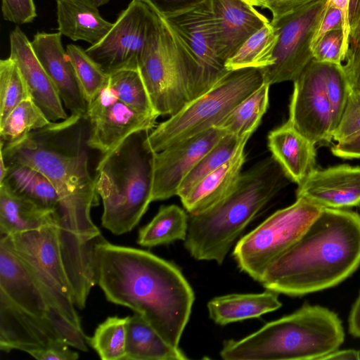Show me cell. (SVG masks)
<instances>
[{"label": "cell", "instance_id": "obj_1", "mask_svg": "<svg viewBox=\"0 0 360 360\" xmlns=\"http://www.w3.org/2000/svg\"><path fill=\"white\" fill-rule=\"evenodd\" d=\"M88 137L85 116L70 115L13 144L0 141V154L6 166H32L54 186L60 198L53 223L59 246L65 262L76 266L94 260L95 244L102 238L91 217V208L98 204V195L89 167Z\"/></svg>", "mask_w": 360, "mask_h": 360}, {"label": "cell", "instance_id": "obj_2", "mask_svg": "<svg viewBox=\"0 0 360 360\" xmlns=\"http://www.w3.org/2000/svg\"><path fill=\"white\" fill-rule=\"evenodd\" d=\"M94 259L96 284L107 300L140 314L167 342L179 347L195 300L179 267L103 237L95 244Z\"/></svg>", "mask_w": 360, "mask_h": 360}, {"label": "cell", "instance_id": "obj_3", "mask_svg": "<svg viewBox=\"0 0 360 360\" xmlns=\"http://www.w3.org/2000/svg\"><path fill=\"white\" fill-rule=\"evenodd\" d=\"M360 265V215L323 208L303 235L266 269L259 283L289 296L333 288Z\"/></svg>", "mask_w": 360, "mask_h": 360}, {"label": "cell", "instance_id": "obj_4", "mask_svg": "<svg viewBox=\"0 0 360 360\" xmlns=\"http://www.w3.org/2000/svg\"><path fill=\"white\" fill-rule=\"evenodd\" d=\"M290 179L271 156L242 173L236 188L198 214H188L184 247L196 260L223 263L233 243L256 214Z\"/></svg>", "mask_w": 360, "mask_h": 360}, {"label": "cell", "instance_id": "obj_5", "mask_svg": "<svg viewBox=\"0 0 360 360\" xmlns=\"http://www.w3.org/2000/svg\"><path fill=\"white\" fill-rule=\"evenodd\" d=\"M344 340L336 313L304 304L239 340H224L219 354L225 360H322Z\"/></svg>", "mask_w": 360, "mask_h": 360}, {"label": "cell", "instance_id": "obj_6", "mask_svg": "<svg viewBox=\"0 0 360 360\" xmlns=\"http://www.w3.org/2000/svg\"><path fill=\"white\" fill-rule=\"evenodd\" d=\"M149 132L131 134L98 162L95 179L103 207L101 224L115 235L131 231L152 202L155 152L147 142Z\"/></svg>", "mask_w": 360, "mask_h": 360}, {"label": "cell", "instance_id": "obj_7", "mask_svg": "<svg viewBox=\"0 0 360 360\" xmlns=\"http://www.w3.org/2000/svg\"><path fill=\"white\" fill-rule=\"evenodd\" d=\"M264 84L262 68L230 70L210 89L150 131L147 142L155 153L202 133L219 122Z\"/></svg>", "mask_w": 360, "mask_h": 360}, {"label": "cell", "instance_id": "obj_8", "mask_svg": "<svg viewBox=\"0 0 360 360\" xmlns=\"http://www.w3.org/2000/svg\"><path fill=\"white\" fill-rule=\"evenodd\" d=\"M138 70L156 113L172 116L195 97L197 68L162 18Z\"/></svg>", "mask_w": 360, "mask_h": 360}, {"label": "cell", "instance_id": "obj_9", "mask_svg": "<svg viewBox=\"0 0 360 360\" xmlns=\"http://www.w3.org/2000/svg\"><path fill=\"white\" fill-rule=\"evenodd\" d=\"M323 209L297 198L273 213L235 245L233 257L238 268L259 282L269 265L303 235Z\"/></svg>", "mask_w": 360, "mask_h": 360}, {"label": "cell", "instance_id": "obj_10", "mask_svg": "<svg viewBox=\"0 0 360 360\" xmlns=\"http://www.w3.org/2000/svg\"><path fill=\"white\" fill-rule=\"evenodd\" d=\"M0 302L30 316L51 322L68 345L87 351V338L83 330L55 309L44 286L13 249L9 236H0Z\"/></svg>", "mask_w": 360, "mask_h": 360}, {"label": "cell", "instance_id": "obj_11", "mask_svg": "<svg viewBox=\"0 0 360 360\" xmlns=\"http://www.w3.org/2000/svg\"><path fill=\"white\" fill-rule=\"evenodd\" d=\"M9 237L13 249L44 286L56 309L82 329L53 224Z\"/></svg>", "mask_w": 360, "mask_h": 360}, {"label": "cell", "instance_id": "obj_12", "mask_svg": "<svg viewBox=\"0 0 360 360\" xmlns=\"http://www.w3.org/2000/svg\"><path fill=\"white\" fill-rule=\"evenodd\" d=\"M161 19L148 6L132 0L96 44L86 49L89 56L109 75L138 70L142 55L158 31Z\"/></svg>", "mask_w": 360, "mask_h": 360}, {"label": "cell", "instance_id": "obj_13", "mask_svg": "<svg viewBox=\"0 0 360 360\" xmlns=\"http://www.w3.org/2000/svg\"><path fill=\"white\" fill-rule=\"evenodd\" d=\"M328 0L314 1L275 20L278 37L273 64L262 68L264 83L294 82L313 60V36L325 13Z\"/></svg>", "mask_w": 360, "mask_h": 360}, {"label": "cell", "instance_id": "obj_14", "mask_svg": "<svg viewBox=\"0 0 360 360\" xmlns=\"http://www.w3.org/2000/svg\"><path fill=\"white\" fill-rule=\"evenodd\" d=\"M162 19L197 68L195 98L229 72L217 55V30L211 0H205L190 9Z\"/></svg>", "mask_w": 360, "mask_h": 360}, {"label": "cell", "instance_id": "obj_15", "mask_svg": "<svg viewBox=\"0 0 360 360\" xmlns=\"http://www.w3.org/2000/svg\"><path fill=\"white\" fill-rule=\"evenodd\" d=\"M85 117L90 148L106 154L131 134L152 130L158 117L136 111L120 101L108 85L88 103Z\"/></svg>", "mask_w": 360, "mask_h": 360}, {"label": "cell", "instance_id": "obj_16", "mask_svg": "<svg viewBox=\"0 0 360 360\" xmlns=\"http://www.w3.org/2000/svg\"><path fill=\"white\" fill-rule=\"evenodd\" d=\"M293 83L288 121L315 145L330 143L333 127L324 63L313 59Z\"/></svg>", "mask_w": 360, "mask_h": 360}, {"label": "cell", "instance_id": "obj_17", "mask_svg": "<svg viewBox=\"0 0 360 360\" xmlns=\"http://www.w3.org/2000/svg\"><path fill=\"white\" fill-rule=\"evenodd\" d=\"M226 134L214 127L155 153L152 202L177 195L188 174Z\"/></svg>", "mask_w": 360, "mask_h": 360}, {"label": "cell", "instance_id": "obj_18", "mask_svg": "<svg viewBox=\"0 0 360 360\" xmlns=\"http://www.w3.org/2000/svg\"><path fill=\"white\" fill-rule=\"evenodd\" d=\"M296 198L323 208L346 209L360 205V166L340 165L314 169L298 185Z\"/></svg>", "mask_w": 360, "mask_h": 360}, {"label": "cell", "instance_id": "obj_19", "mask_svg": "<svg viewBox=\"0 0 360 360\" xmlns=\"http://www.w3.org/2000/svg\"><path fill=\"white\" fill-rule=\"evenodd\" d=\"M61 36L59 32H37L31 46L56 86L65 108L72 115L85 116L88 103L70 57L63 46Z\"/></svg>", "mask_w": 360, "mask_h": 360}, {"label": "cell", "instance_id": "obj_20", "mask_svg": "<svg viewBox=\"0 0 360 360\" xmlns=\"http://www.w3.org/2000/svg\"><path fill=\"white\" fill-rule=\"evenodd\" d=\"M9 57L17 64L30 98L47 119L58 122L68 117L58 91L37 59L24 32L16 26L9 34Z\"/></svg>", "mask_w": 360, "mask_h": 360}, {"label": "cell", "instance_id": "obj_21", "mask_svg": "<svg viewBox=\"0 0 360 360\" xmlns=\"http://www.w3.org/2000/svg\"><path fill=\"white\" fill-rule=\"evenodd\" d=\"M217 30V51L224 63L270 20L244 0H211Z\"/></svg>", "mask_w": 360, "mask_h": 360}, {"label": "cell", "instance_id": "obj_22", "mask_svg": "<svg viewBox=\"0 0 360 360\" xmlns=\"http://www.w3.org/2000/svg\"><path fill=\"white\" fill-rule=\"evenodd\" d=\"M267 139L272 157L291 181L300 184L315 169L316 145L288 121L270 131Z\"/></svg>", "mask_w": 360, "mask_h": 360}, {"label": "cell", "instance_id": "obj_23", "mask_svg": "<svg viewBox=\"0 0 360 360\" xmlns=\"http://www.w3.org/2000/svg\"><path fill=\"white\" fill-rule=\"evenodd\" d=\"M242 144L226 163L200 180L181 201L188 214H198L223 200L236 188L245 162V147Z\"/></svg>", "mask_w": 360, "mask_h": 360}, {"label": "cell", "instance_id": "obj_24", "mask_svg": "<svg viewBox=\"0 0 360 360\" xmlns=\"http://www.w3.org/2000/svg\"><path fill=\"white\" fill-rule=\"evenodd\" d=\"M56 3L58 30L72 41L95 45L113 25L101 16L93 0H56Z\"/></svg>", "mask_w": 360, "mask_h": 360}, {"label": "cell", "instance_id": "obj_25", "mask_svg": "<svg viewBox=\"0 0 360 360\" xmlns=\"http://www.w3.org/2000/svg\"><path fill=\"white\" fill-rule=\"evenodd\" d=\"M279 293L266 290L260 293L229 294L212 298L207 303L210 318L217 324L258 318L282 306Z\"/></svg>", "mask_w": 360, "mask_h": 360}, {"label": "cell", "instance_id": "obj_26", "mask_svg": "<svg viewBox=\"0 0 360 360\" xmlns=\"http://www.w3.org/2000/svg\"><path fill=\"white\" fill-rule=\"evenodd\" d=\"M7 167L6 174L0 186L49 212L54 223L60 210V198L51 181L41 172L30 165L16 163Z\"/></svg>", "mask_w": 360, "mask_h": 360}, {"label": "cell", "instance_id": "obj_27", "mask_svg": "<svg viewBox=\"0 0 360 360\" xmlns=\"http://www.w3.org/2000/svg\"><path fill=\"white\" fill-rule=\"evenodd\" d=\"M124 360H186L188 356L168 342L140 314L127 316Z\"/></svg>", "mask_w": 360, "mask_h": 360}, {"label": "cell", "instance_id": "obj_28", "mask_svg": "<svg viewBox=\"0 0 360 360\" xmlns=\"http://www.w3.org/2000/svg\"><path fill=\"white\" fill-rule=\"evenodd\" d=\"M51 223L49 212L0 186V236L37 229Z\"/></svg>", "mask_w": 360, "mask_h": 360}, {"label": "cell", "instance_id": "obj_29", "mask_svg": "<svg viewBox=\"0 0 360 360\" xmlns=\"http://www.w3.org/2000/svg\"><path fill=\"white\" fill-rule=\"evenodd\" d=\"M188 226V215L176 205L161 206L153 219L142 227L137 243L151 248L176 240H185Z\"/></svg>", "mask_w": 360, "mask_h": 360}, {"label": "cell", "instance_id": "obj_30", "mask_svg": "<svg viewBox=\"0 0 360 360\" xmlns=\"http://www.w3.org/2000/svg\"><path fill=\"white\" fill-rule=\"evenodd\" d=\"M269 86L264 83L237 105L217 127L240 139H250L268 108Z\"/></svg>", "mask_w": 360, "mask_h": 360}, {"label": "cell", "instance_id": "obj_31", "mask_svg": "<svg viewBox=\"0 0 360 360\" xmlns=\"http://www.w3.org/2000/svg\"><path fill=\"white\" fill-rule=\"evenodd\" d=\"M278 37L276 29L269 22L250 36L225 62L226 68L230 71L247 68H264L271 65Z\"/></svg>", "mask_w": 360, "mask_h": 360}, {"label": "cell", "instance_id": "obj_32", "mask_svg": "<svg viewBox=\"0 0 360 360\" xmlns=\"http://www.w3.org/2000/svg\"><path fill=\"white\" fill-rule=\"evenodd\" d=\"M248 138L240 139L236 135L225 134L205 154L182 181L177 195L184 197L191 189L206 176L229 161Z\"/></svg>", "mask_w": 360, "mask_h": 360}, {"label": "cell", "instance_id": "obj_33", "mask_svg": "<svg viewBox=\"0 0 360 360\" xmlns=\"http://www.w3.org/2000/svg\"><path fill=\"white\" fill-rule=\"evenodd\" d=\"M51 122L31 98H27L0 123V141L4 145L13 144L30 132L44 128Z\"/></svg>", "mask_w": 360, "mask_h": 360}, {"label": "cell", "instance_id": "obj_34", "mask_svg": "<svg viewBox=\"0 0 360 360\" xmlns=\"http://www.w3.org/2000/svg\"><path fill=\"white\" fill-rule=\"evenodd\" d=\"M108 86L120 101L131 108L145 115L159 117L139 70L125 69L109 74Z\"/></svg>", "mask_w": 360, "mask_h": 360}, {"label": "cell", "instance_id": "obj_35", "mask_svg": "<svg viewBox=\"0 0 360 360\" xmlns=\"http://www.w3.org/2000/svg\"><path fill=\"white\" fill-rule=\"evenodd\" d=\"M66 51L89 103L108 85L109 75L82 47L70 44L66 46Z\"/></svg>", "mask_w": 360, "mask_h": 360}, {"label": "cell", "instance_id": "obj_36", "mask_svg": "<svg viewBox=\"0 0 360 360\" xmlns=\"http://www.w3.org/2000/svg\"><path fill=\"white\" fill-rule=\"evenodd\" d=\"M127 316L107 318L96 328L87 342L103 360H120L125 357Z\"/></svg>", "mask_w": 360, "mask_h": 360}, {"label": "cell", "instance_id": "obj_37", "mask_svg": "<svg viewBox=\"0 0 360 360\" xmlns=\"http://www.w3.org/2000/svg\"><path fill=\"white\" fill-rule=\"evenodd\" d=\"M30 98L26 82L13 60H0V123L22 101Z\"/></svg>", "mask_w": 360, "mask_h": 360}, {"label": "cell", "instance_id": "obj_38", "mask_svg": "<svg viewBox=\"0 0 360 360\" xmlns=\"http://www.w3.org/2000/svg\"><path fill=\"white\" fill-rule=\"evenodd\" d=\"M324 76L334 131L342 117L351 89L342 64L324 63Z\"/></svg>", "mask_w": 360, "mask_h": 360}, {"label": "cell", "instance_id": "obj_39", "mask_svg": "<svg viewBox=\"0 0 360 360\" xmlns=\"http://www.w3.org/2000/svg\"><path fill=\"white\" fill-rule=\"evenodd\" d=\"M360 136V93L351 91L333 140L344 142Z\"/></svg>", "mask_w": 360, "mask_h": 360}, {"label": "cell", "instance_id": "obj_40", "mask_svg": "<svg viewBox=\"0 0 360 360\" xmlns=\"http://www.w3.org/2000/svg\"><path fill=\"white\" fill-rule=\"evenodd\" d=\"M343 44L342 30H333L327 33L313 49V59L321 63L341 65L345 60Z\"/></svg>", "mask_w": 360, "mask_h": 360}, {"label": "cell", "instance_id": "obj_41", "mask_svg": "<svg viewBox=\"0 0 360 360\" xmlns=\"http://www.w3.org/2000/svg\"><path fill=\"white\" fill-rule=\"evenodd\" d=\"M3 18L17 25L32 22L37 16L34 0H1Z\"/></svg>", "mask_w": 360, "mask_h": 360}, {"label": "cell", "instance_id": "obj_42", "mask_svg": "<svg viewBox=\"0 0 360 360\" xmlns=\"http://www.w3.org/2000/svg\"><path fill=\"white\" fill-rule=\"evenodd\" d=\"M148 6L160 18L190 9L205 0H137Z\"/></svg>", "mask_w": 360, "mask_h": 360}, {"label": "cell", "instance_id": "obj_43", "mask_svg": "<svg viewBox=\"0 0 360 360\" xmlns=\"http://www.w3.org/2000/svg\"><path fill=\"white\" fill-rule=\"evenodd\" d=\"M335 30H342V15L339 9L328 0L325 13L311 40V50L313 51L317 44L327 33Z\"/></svg>", "mask_w": 360, "mask_h": 360}, {"label": "cell", "instance_id": "obj_44", "mask_svg": "<svg viewBox=\"0 0 360 360\" xmlns=\"http://www.w3.org/2000/svg\"><path fill=\"white\" fill-rule=\"evenodd\" d=\"M317 0H261L256 6L266 8L271 13V20L288 15Z\"/></svg>", "mask_w": 360, "mask_h": 360}, {"label": "cell", "instance_id": "obj_45", "mask_svg": "<svg viewBox=\"0 0 360 360\" xmlns=\"http://www.w3.org/2000/svg\"><path fill=\"white\" fill-rule=\"evenodd\" d=\"M69 345L58 342L46 348L34 349L27 352L38 360H76L79 354L72 350Z\"/></svg>", "mask_w": 360, "mask_h": 360}, {"label": "cell", "instance_id": "obj_46", "mask_svg": "<svg viewBox=\"0 0 360 360\" xmlns=\"http://www.w3.org/2000/svg\"><path fill=\"white\" fill-rule=\"evenodd\" d=\"M345 61L343 68L351 91L360 93V44L349 50Z\"/></svg>", "mask_w": 360, "mask_h": 360}, {"label": "cell", "instance_id": "obj_47", "mask_svg": "<svg viewBox=\"0 0 360 360\" xmlns=\"http://www.w3.org/2000/svg\"><path fill=\"white\" fill-rule=\"evenodd\" d=\"M349 20L350 26V48L360 44V0H349Z\"/></svg>", "mask_w": 360, "mask_h": 360}, {"label": "cell", "instance_id": "obj_48", "mask_svg": "<svg viewBox=\"0 0 360 360\" xmlns=\"http://www.w3.org/2000/svg\"><path fill=\"white\" fill-rule=\"evenodd\" d=\"M331 153L342 159L360 158V136L334 144L331 147Z\"/></svg>", "mask_w": 360, "mask_h": 360}, {"label": "cell", "instance_id": "obj_49", "mask_svg": "<svg viewBox=\"0 0 360 360\" xmlns=\"http://www.w3.org/2000/svg\"><path fill=\"white\" fill-rule=\"evenodd\" d=\"M341 13L344 36L343 54L346 60L350 48V26L349 20V0H328Z\"/></svg>", "mask_w": 360, "mask_h": 360}, {"label": "cell", "instance_id": "obj_50", "mask_svg": "<svg viewBox=\"0 0 360 360\" xmlns=\"http://www.w3.org/2000/svg\"><path fill=\"white\" fill-rule=\"evenodd\" d=\"M348 330L352 336L360 338V292L349 312Z\"/></svg>", "mask_w": 360, "mask_h": 360}, {"label": "cell", "instance_id": "obj_51", "mask_svg": "<svg viewBox=\"0 0 360 360\" xmlns=\"http://www.w3.org/2000/svg\"><path fill=\"white\" fill-rule=\"evenodd\" d=\"M359 360L360 351L353 349H336L324 356L322 360Z\"/></svg>", "mask_w": 360, "mask_h": 360}, {"label": "cell", "instance_id": "obj_52", "mask_svg": "<svg viewBox=\"0 0 360 360\" xmlns=\"http://www.w3.org/2000/svg\"><path fill=\"white\" fill-rule=\"evenodd\" d=\"M96 5L99 7L107 4L110 0H93Z\"/></svg>", "mask_w": 360, "mask_h": 360}, {"label": "cell", "instance_id": "obj_53", "mask_svg": "<svg viewBox=\"0 0 360 360\" xmlns=\"http://www.w3.org/2000/svg\"><path fill=\"white\" fill-rule=\"evenodd\" d=\"M261 0H250L251 4L256 6L257 4Z\"/></svg>", "mask_w": 360, "mask_h": 360}, {"label": "cell", "instance_id": "obj_54", "mask_svg": "<svg viewBox=\"0 0 360 360\" xmlns=\"http://www.w3.org/2000/svg\"><path fill=\"white\" fill-rule=\"evenodd\" d=\"M245 1H247L248 3L250 4H251V2H250V0H244Z\"/></svg>", "mask_w": 360, "mask_h": 360}]
</instances>
